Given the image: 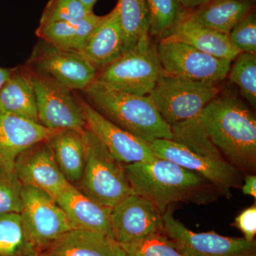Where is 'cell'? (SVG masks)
Returning a JSON list of instances; mask_svg holds the SVG:
<instances>
[{"label":"cell","mask_w":256,"mask_h":256,"mask_svg":"<svg viewBox=\"0 0 256 256\" xmlns=\"http://www.w3.org/2000/svg\"><path fill=\"white\" fill-rule=\"evenodd\" d=\"M171 128L172 140H156L150 143L156 158L202 175L214 185L220 196L230 198L232 190L242 188L244 174L210 142L198 117Z\"/></svg>","instance_id":"6da1fadb"},{"label":"cell","mask_w":256,"mask_h":256,"mask_svg":"<svg viewBox=\"0 0 256 256\" xmlns=\"http://www.w3.org/2000/svg\"><path fill=\"white\" fill-rule=\"evenodd\" d=\"M198 120L210 142L242 174L256 172V114L242 99L218 94L202 111Z\"/></svg>","instance_id":"7a4b0ae2"},{"label":"cell","mask_w":256,"mask_h":256,"mask_svg":"<svg viewBox=\"0 0 256 256\" xmlns=\"http://www.w3.org/2000/svg\"><path fill=\"white\" fill-rule=\"evenodd\" d=\"M124 168L134 193L150 202L162 214L174 204H206L220 196L206 178L168 160L158 158Z\"/></svg>","instance_id":"3957f363"},{"label":"cell","mask_w":256,"mask_h":256,"mask_svg":"<svg viewBox=\"0 0 256 256\" xmlns=\"http://www.w3.org/2000/svg\"><path fill=\"white\" fill-rule=\"evenodd\" d=\"M86 100L118 127L146 142L172 140L169 124L162 118L150 96H138L107 88L94 80L82 90Z\"/></svg>","instance_id":"277c9868"},{"label":"cell","mask_w":256,"mask_h":256,"mask_svg":"<svg viewBox=\"0 0 256 256\" xmlns=\"http://www.w3.org/2000/svg\"><path fill=\"white\" fill-rule=\"evenodd\" d=\"M82 137L85 144V168L77 188L92 200L112 208L126 196L134 194L124 164L114 159L87 128Z\"/></svg>","instance_id":"5b68a950"},{"label":"cell","mask_w":256,"mask_h":256,"mask_svg":"<svg viewBox=\"0 0 256 256\" xmlns=\"http://www.w3.org/2000/svg\"><path fill=\"white\" fill-rule=\"evenodd\" d=\"M163 73L156 45L150 40L126 50L98 70L95 82L112 90L148 96Z\"/></svg>","instance_id":"8992f818"},{"label":"cell","mask_w":256,"mask_h":256,"mask_svg":"<svg viewBox=\"0 0 256 256\" xmlns=\"http://www.w3.org/2000/svg\"><path fill=\"white\" fill-rule=\"evenodd\" d=\"M220 84L193 82L163 73L149 96L170 126L198 117L220 94Z\"/></svg>","instance_id":"52a82bcc"},{"label":"cell","mask_w":256,"mask_h":256,"mask_svg":"<svg viewBox=\"0 0 256 256\" xmlns=\"http://www.w3.org/2000/svg\"><path fill=\"white\" fill-rule=\"evenodd\" d=\"M156 47L165 74L193 82L220 84L227 78L232 63L176 40L160 38Z\"/></svg>","instance_id":"ba28073f"},{"label":"cell","mask_w":256,"mask_h":256,"mask_svg":"<svg viewBox=\"0 0 256 256\" xmlns=\"http://www.w3.org/2000/svg\"><path fill=\"white\" fill-rule=\"evenodd\" d=\"M32 73L52 79L69 90H84L97 76L98 70L78 52L38 42L28 63Z\"/></svg>","instance_id":"9c48e42d"},{"label":"cell","mask_w":256,"mask_h":256,"mask_svg":"<svg viewBox=\"0 0 256 256\" xmlns=\"http://www.w3.org/2000/svg\"><path fill=\"white\" fill-rule=\"evenodd\" d=\"M20 215L30 240L40 254L62 234L74 229L54 198L32 186H23Z\"/></svg>","instance_id":"30bf717a"},{"label":"cell","mask_w":256,"mask_h":256,"mask_svg":"<svg viewBox=\"0 0 256 256\" xmlns=\"http://www.w3.org/2000/svg\"><path fill=\"white\" fill-rule=\"evenodd\" d=\"M164 234L184 256H256V240L222 236L212 232H192L173 214L170 206L163 214Z\"/></svg>","instance_id":"8fae6325"},{"label":"cell","mask_w":256,"mask_h":256,"mask_svg":"<svg viewBox=\"0 0 256 256\" xmlns=\"http://www.w3.org/2000/svg\"><path fill=\"white\" fill-rule=\"evenodd\" d=\"M32 74L40 124L52 130L84 132L86 124L73 92L52 79Z\"/></svg>","instance_id":"7c38bea8"},{"label":"cell","mask_w":256,"mask_h":256,"mask_svg":"<svg viewBox=\"0 0 256 256\" xmlns=\"http://www.w3.org/2000/svg\"><path fill=\"white\" fill-rule=\"evenodd\" d=\"M112 236L120 245L164 233L163 214L150 202L132 194L110 210Z\"/></svg>","instance_id":"4fadbf2b"},{"label":"cell","mask_w":256,"mask_h":256,"mask_svg":"<svg viewBox=\"0 0 256 256\" xmlns=\"http://www.w3.org/2000/svg\"><path fill=\"white\" fill-rule=\"evenodd\" d=\"M86 128L107 148L114 159L124 165L156 159L150 143L121 129L97 112L84 98L76 95Z\"/></svg>","instance_id":"5bb4252c"},{"label":"cell","mask_w":256,"mask_h":256,"mask_svg":"<svg viewBox=\"0 0 256 256\" xmlns=\"http://www.w3.org/2000/svg\"><path fill=\"white\" fill-rule=\"evenodd\" d=\"M14 170L23 186L38 188L54 200L70 184L56 162L47 140L21 153L15 161Z\"/></svg>","instance_id":"9a60e30c"},{"label":"cell","mask_w":256,"mask_h":256,"mask_svg":"<svg viewBox=\"0 0 256 256\" xmlns=\"http://www.w3.org/2000/svg\"><path fill=\"white\" fill-rule=\"evenodd\" d=\"M58 130L0 111V164L14 170L15 161L21 153L48 140Z\"/></svg>","instance_id":"2e32d148"},{"label":"cell","mask_w":256,"mask_h":256,"mask_svg":"<svg viewBox=\"0 0 256 256\" xmlns=\"http://www.w3.org/2000/svg\"><path fill=\"white\" fill-rule=\"evenodd\" d=\"M74 229L94 230L112 236L110 210L69 184L55 198ZM114 237V236H112Z\"/></svg>","instance_id":"e0dca14e"},{"label":"cell","mask_w":256,"mask_h":256,"mask_svg":"<svg viewBox=\"0 0 256 256\" xmlns=\"http://www.w3.org/2000/svg\"><path fill=\"white\" fill-rule=\"evenodd\" d=\"M124 32L117 6L104 16L94 28L79 54L97 68L98 72L114 62L124 53Z\"/></svg>","instance_id":"ac0fdd59"},{"label":"cell","mask_w":256,"mask_h":256,"mask_svg":"<svg viewBox=\"0 0 256 256\" xmlns=\"http://www.w3.org/2000/svg\"><path fill=\"white\" fill-rule=\"evenodd\" d=\"M163 38L188 44L204 53L230 62L240 54L232 44L228 35L194 21L188 16V12Z\"/></svg>","instance_id":"d6986e66"},{"label":"cell","mask_w":256,"mask_h":256,"mask_svg":"<svg viewBox=\"0 0 256 256\" xmlns=\"http://www.w3.org/2000/svg\"><path fill=\"white\" fill-rule=\"evenodd\" d=\"M45 252L54 256H126L114 237L84 229H72L62 234Z\"/></svg>","instance_id":"ffe728a7"},{"label":"cell","mask_w":256,"mask_h":256,"mask_svg":"<svg viewBox=\"0 0 256 256\" xmlns=\"http://www.w3.org/2000/svg\"><path fill=\"white\" fill-rule=\"evenodd\" d=\"M0 111L40 124L30 70L13 68L10 78L0 90Z\"/></svg>","instance_id":"44dd1931"},{"label":"cell","mask_w":256,"mask_h":256,"mask_svg":"<svg viewBox=\"0 0 256 256\" xmlns=\"http://www.w3.org/2000/svg\"><path fill=\"white\" fill-rule=\"evenodd\" d=\"M82 133L72 130H60L47 140L64 178L74 186L82 181L85 168Z\"/></svg>","instance_id":"7402d4cb"},{"label":"cell","mask_w":256,"mask_h":256,"mask_svg":"<svg viewBox=\"0 0 256 256\" xmlns=\"http://www.w3.org/2000/svg\"><path fill=\"white\" fill-rule=\"evenodd\" d=\"M250 0H213L198 9L188 12L197 23L228 35L234 26L255 9Z\"/></svg>","instance_id":"603a6c76"},{"label":"cell","mask_w":256,"mask_h":256,"mask_svg":"<svg viewBox=\"0 0 256 256\" xmlns=\"http://www.w3.org/2000/svg\"><path fill=\"white\" fill-rule=\"evenodd\" d=\"M104 16L92 13L86 18L38 26L36 34L42 41L52 46L79 52L85 46L94 28Z\"/></svg>","instance_id":"cb8c5ba5"},{"label":"cell","mask_w":256,"mask_h":256,"mask_svg":"<svg viewBox=\"0 0 256 256\" xmlns=\"http://www.w3.org/2000/svg\"><path fill=\"white\" fill-rule=\"evenodd\" d=\"M116 6L124 32V52L134 48L140 42L151 40L146 0H118Z\"/></svg>","instance_id":"d4e9b609"},{"label":"cell","mask_w":256,"mask_h":256,"mask_svg":"<svg viewBox=\"0 0 256 256\" xmlns=\"http://www.w3.org/2000/svg\"><path fill=\"white\" fill-rule=\"evenodd\" d=\"M18 213L0 214V256H37Z\"/></svg>","instance_id":"484cf974"},{"label":"cell","mask_w":256,"mask_h":256,"mask_svg":"<svg viewBox=\"0 0 256 256\" xmlns=\"http://www.w3.org/2000/svg\"><path fill=\"white\" fill-rule=\"evenodd\" d=\"M149 11V34L160 38L166 36L186 11L180 0H146Z\"/></svg>","instance_id":"4316f807"},{"label":"cell","mask_w":256,"mask_h":256,"mask_svg":"<svg viewBox=\"0 0 256 256\" xmlns=\"http://www.w3.org/2000/svg\"><path fill=\"white\" fill-rule=\"evenodd\" d=\"M227 77L238 87L240 95L256 108V54L240 53L233 60Z\"/></svg>","instance_id":"83f0119b"},{"label":"cell","mask_w":256,"mask_h":256,"mask_svg":"<svg viewBox=\"0 0 256 256\" xmlns=\"http://www.w3.org/2000/svg\"><path fill=\"white\" fill-rule=\"evenodd\" d=\"M92 13V10L86 8L78 0H50L42 13L38 26L79 20Z\"/></svg>","instance_id":"f1b7e54d"},{"label":"cell","mask_w":256,"mask_h":256,"mask_svg":"<svg viewBox=\"0 0 256 256\" xmlns=\"http://www.w3.org/2000/svg\"><path fill=\"white\" fill-rule=\"evenodd\" d=\"M121 246L126 256H184L164 233L154 234L140 242Z\"/></svg>","instance_id":"f546056e"},{"label":"cell","mask_w":256,"mask_h":256,"mask_svg":"<svg viewBox=\"0 0 256 256\" xmlns=\"http://www.w3.org/2000/svg\"><path fill=\"white\" fill-rule=\"evenodd\" d=\"M22 188L14 170L0 164V214H20Z\"/></svg>","instance_id":"4dcf8cb0"},{"label":"cell","mask_w":256,"mask_h":256,"mask_svg":"<svg viewBox=\"0 0 256 256\" xmlns=\"http://www.w3.org/2000/svg\"><path fill=\"white\" fill-rule=\"evenodd\" d=\"M233 46L240 53L256 54V14L249 13L228 34Z\"/></svg>","instance_id":"1f68e13d"},{"label":"cell","mask_w":256,"mask_h":256,"mask_svg":"<svg viewBox=\"0 0 256 256\" xmlns=\"http://www.w3.org/2000/svg\"><path fill=\"white\" fill-rule=\"evenodd\" d=\"M232 226L236 227L244 234V238L248 242L255 240L256 235V204L248 207L234 220Z\"/></svg>","instance_id":"d6a6232c"},{"label":"cell","mask_w":256,"mask_h":256,"mask_svg":"<svg viewBox=\"0 0 256 256\" xmlns=\"http://www.w3.org/2000/svg\"><path fill=\"white\" fill-rule=\"evenodd\" d=\"M242 193L248 196L256 198V174L244 175V183L242 186Z\"/></svg>","instance_id":"836d02e7"},{"label":"cell","mask_w":256,"mask_h":256,"mask_svg":"<svg viewBox=\"0 0 256 256\" xmlns=\"http://www.w3.org/2000/svg\"><path fill=\"white\" fill-rule=\"evenodd\" d=\"M212 1L213 0H180L183 8L188 12L198 9Z\"/></svg>","instance_id":"e575fe53"},{"label":"cell","mask_w":256,"mask_h":256,"mask_svg":"<svg viewBox=\"0 0 256 256\" xmlns=\"http://www.w3.org/2000/svg\"><path fill=\"white\" fill-rule=\"evenodd\" d=\"M12 68H5L0 67V90L6 80L10 78V76L12 73Z\"/></svg>","instance_id":"d590c367"},{"label":"cell","mask_w":256,"mask_h":256,"mask_svg":"<svg viewBox=\"0 0 256 256\" xmlns=\"http://www.w3.org/2000/svg\"><path fill=\"white\" fill-rule=\"evenodd\" d=\"M78 1L82 2V4L85 5L86 8L92 10L98 0H78Z\"/></svg>","instance_id":"8d00e7d4"},{"label":"cell","mask_w":256,"mask_h":256,"mask_svg":"<svg viewBox=\"0 0 256 256\" xmlns=\"http://www.w3.org/2000/svg\"><path fill=\"white\" fill-rule=\"evenodd\" d=\"M37 256H54L52 255V254H50V252H42V254H40V255Z\"/></svg>","instance_id":"74e56055"},{"label":"cell","mask_w":256,"mask_h":256,"mask_svg":"<svg viewBox=\"0 0 256 256\" xmlns=\"http://www.w3.org/2000/svg\"><path fill=\"white\" fill-rule=\"evenodd\" d=\"M250 1H252V2L256 3V0H250Z\"/></svg>","instance_id":"f35d334b"}]
</instances>
